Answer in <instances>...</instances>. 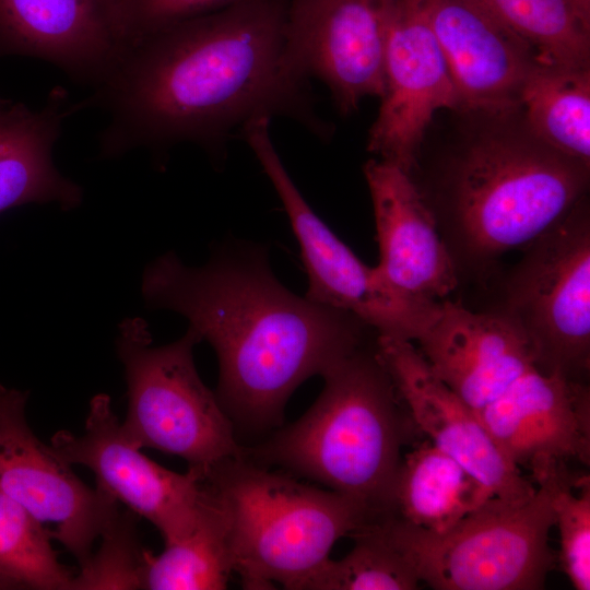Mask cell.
Returning <instances> with one entry per match:
<instances>
[{"mask_svg":"<svg viewBox=\"0 0 590 590\" xmlns=\"http://www.w3.org/2000/svg\"><path fill=\"white\" fill-rule=\"evenodd\" d=\"M126 49L117 0H0V57L37 58L95 88Z\"/></svg>","mask_w":590,"mask_h":590,"instance_id":"obj_16","label":"cell"},{"mask_svg":"<svg viewBox=\"0 0 590 590\" xmlns=\"http://www.w3.org/2000/svg\"><path fill=\"white\" fill-rule=\"evenodd\" d=\"M554 527L559 533L558 560L576 590L590 589V477L563 465L553 495Z\"/></svg>","mask_w":590,"mask_h":590,"instance_id":"obj_27","label":"cell"},{"mask_svg":"<svg viewBox=\"0 0 590 590\" xmlns=\"http://www.w3.org/2000/svg\"><path fill=\"white\" fill-rule=\"evenodd\" d=\"M532 51L536 62L589 67L590 31L566 0H480Z\"/></svg>","mask_w":590,"mask_h":590,"instance_id":"obj_25","label":"cell"},{"mask_svg":"<svg viewBox=\"0 0 590 590\" xmlns=\"http://www.w3.org/2000/svg\"><path fill=\"white\" fill-rule=\"evenodd\" d=\"M286 7L287 0H244L129 46L76 103L107 116L101 156L191 142L219 157L232 132L259 117H288L328 137L287 45Z\"/></svg>","mask_w":590,"mask_h":590,"instance_id":"obj_1","label":"cell"},{"mask_svg":"<svg viewBox=\"0 0 590 590\" xmlns=\"http://www.w3.org/2000/svg\"><path fill=\"white\" fill-rule=\"evenodd\" d=\"M519 105L534 140L589 165V67L535 62L521 86Z\"/></svg>","mask_w":590,"mask_h":590,"instance_id":"obj_22","label":"cell"},{"mask_svg":"<svg viewBox=\"0 0 590 590\" xmlns=\"http://www.w3.org/2000/svg\"><path fill=\"white\" fill-rule=\"evenodd\" d=\"M134 516L130 510L119 511L99 538V550L74 575L71 590L143 589L150 552L138 540Z\"/></svg>","mask_w":590,"mask_h":590,"instance_id":"obj_28","label":"cell"},{"mask_svg":"<svg viewBox=\"0 0 590 590\" xmlns=\"http://www.w3.org/2000/svg\"><path fill=\"white\" fill-rule=\"evenodd\" d=\"M434 374L474 411L497 399L535 367L528 340L496 310L474 312L442 300L417 341Z\"/></svg>","mask_w":590,"mask_h":590,"instance_id":"obj_19","label":"cell"},{"mask_svg":"<svg viewBox=\"0 0 590 590\" xmlns=\"http://www.w3.org/2000/svg\"><path fill=\"white\" fill-rule=\"evenodd\" d=\"M562 467L536 483L530 499L509 503L492 497L444 532L389 514L377 520L420 581L435 590L542 589L555 560L548 540Z\"/></svg>","mask_w":590,"mask_h":590,"instance_id":"obj_6","label":"cell"},{"mask_svg":"<svg viewBox=\"0 0 590 590\" xmlns=\"http://www.w3.org/2000/svg\"><path fill=\"white\" fill-rule=\"evenodd\" d=\"M75 111L59 86L40 109L0 97V214L30 203H55L63 211L82 203V187L52 160L63 121Z\"/></svg>","mask_w":590,"mask_h":590,"instance_id":"obj_20","label":"cell"},{"mask_svg":"<svg viewBox=\"0 0 590 590\" xmlns=\"http://www.w3.org/2000/svg\"><path fill=\"white\" fill-rule=\"evenodd\" d=\"M376 349L412 422L429 442L494 497L523 503L534 495V484L504 455L477 413L434 374L411 341L377 334Z\"/></svg>","mask_w":590,"mask_h":590,"instance_id":"obj_14","label":"cell"},{"mask_svg":"<svg viewBox=\"0 0 590 590\" xmlns=\"http://www.w3.org/2000/svg\"><path fill=\"white\" fill-rule=\"evenodd\" d=\"M28 392L0 382V491L28 510L83 566L119 514L118 502L84 484L28 426Z\"/></svg>","mask_w":590,"mask_h":590,"instance_id":"obj_10","label":"cell"},{"mask_svg":"<svg viewBox=\"0 0 590 590\" xmlns=\"http://www.w3.org/2000/svg\"><path fill=\"white\" fill-rule=\"evenodd\" d=\"M388 0H287L285 33L293 59L322 81L349 115L385 90Z\"/></svg>","mask_w":590,"mask_h":590,"instance_id":"obj_13","label":"cell"},{"mask_svg":"<svg viewBox=\"0 0 590 590\" xmlns=\"http://www.w3.org/2000/svg\"><path fill=\"white\" fill-rule=\"evenodd\" d=\"M203 499L193 529L148 555L143 589L220 590L227 587L233 569L229 527L225 511L202 480Z\"/></svg>","mask_w":590,"mask_h":590,"instance_id":"obj_23","label":"cell"},{"mask_svg":"<svg viewBox=\"0 0 590 590\" xmlns=\"http://www.w3.org/2000/svg\"><path fill=\"white\" fill-rule=\"evenodd\" d=\"M485 428L534 482L568 461L590 462V391L580 379L532 367L475 411Z\"/></svg>","mask_w":590,"mask_h":590,"instance_id":"obj_15","label":"cell"},{"mask_svg":"<svg viewBox=\"0 0 590 590\" xmlns=\"http://www.w3.org/2000/svg\"><path fill=\"white\" fill-rule=\"evenodd\" d=\"M354 546L343 558L327 559L304 590H414L420 579L413 566L387 536L377 519L351 535Z\"/></svg>","mask_w":590,"mask_h":590,"instance_id":"obj_26","label":"cell"},{"mask_svg":"<svg viewBox=\"0 0 590 590\" xmlns=\"http://www.w3.org/2000/svg\"><path fill=\"white\" fill-rule=\"evenodd\" d=\"M588 169L533 138H480L451 173L456 250L470 263L488 264L526 248L580 202Z\"/></svg>","mask_w":590,"mask_h":590,"instance_id":"obj_5","label":"cell"},{"mask_svg":"<svg viewBox=\"0 0 590 590\" xmlns=\"http://www.w3.org/2000/svg\"><path fill=\"white\" fill-rule=\"evenodd\" d=\"M152 342L144 319L119 323L116 350L128 398L121 424L130 439L142 449L182 458L200 475L244 457L232 420L196 369L193 347L201 342L197 331L188 327L181 338L162 346Z\"/></svg>","mask_w":590,"mask_h":590,"instance_id":"obj_7","label":"cell"},{"mask_svg":"<svg viewBox=\"0 0 590 590\" xmlns=\"http://www.w3.org/2000/svg\"><path fill=\"white\" fill-rule=\"evenodd\" d=\"M270 118L247 122L243 135L287 213L308 275L305 297L353 314L378 335L417 341L438 316L441 302L392 287L319 219L284 167L270 135Z\"/></svg>","mask_w":590,"mask_h":590,"instance_id":"obj_9","label":"cell"},{"mask_svg":"<svg viewBox=\"0 0 590 590\" xmlns=\"http://www.w3.org/2000/svg\"><path fill=\"white\" fill-rule=\"evenodd\" d=\"M528 340L534 365L580 379L590 366V217L580 202L524 248L500 306Z\"/></svg>","mask_w":590,"mask_h":590,"instance_id":"obj_8","label":"cell"},{"mask_svg":"<svg viewBox=\"0 0 590 590\" xmlns=\"http://www.w3.org/2000/svg\"><path fill=\"white\" fill-rule=\"evenodd\" d=\"M244 0H117L127 48L174 24Z\"/></svg>","mask_w":590,"mask_h":590,"instance_id":"obj_29","label":"cell"},{"mask_svg":"<svg viewBox=\"0 0 590 590\" xmlns=\"http://www.w3.org/2000/svg\"><path fill=\"white\" fill-rule=\"evenodd\" d=\"M141 293L148 307L184 316L211 344L216 398L233 424L255 432L279 427L294 390L323 377L373 330L292 293L273 274L267 249L250 243L226 244L201 267L168 251L145 267Z\"/></svg>","mask_w":590,"mask_h":590,"instance_id":"obj_2","label":"cell"},{"mask_svg":"<svg viewBox=\"0 0 590 590\" xmlns=\"http://www.w3.org/2000/svg\"><path fill=\"white\" fill-rule=\"evenodd\" d=\"M377 241L378 271L406 295L441 302L458 286V268L411 173L382 160L364 166Z\"/></svg>","mask_w":590,"mask_h":590,"instance_id":"obj_18","label":"cell"},{"mask_svg":"<svg viewBox=\"0 0 590 590\" xmlns=\"http://www.w3.org/2000/svg\"><path fill=\"white\" fill-rule=\"evenodd\" d=\"M448 67L459 108L502 114L519 106L536 62L480 0H420Z\"/></svg>","mask_w":590,"mask_h":590,"instance_id":"obj_17","label":"cell"},{"mask_svg":"<svg viewBox=\"0 0 590 590\" xmlns=\"http://www.w3.org/2000/svg\"><path fill=\"white\" fill-rule=\"evenodd\" d=\"M323 389L295 423L245 457L317 481L358 504L368 520L388 512L406 425L376 340L329 370Z\"/></svg>","mask_w":590,"mask_h":590,"instance_id":"obj_3","label":"cell"},{"mask_svg":"<svg viewBox=\"0 0 590 590\" xmlns=\"http://www.w3.org/2000/svg\"><path fill=\"white\" fill-rule=\"evenodd\" d=\"M566 2L582 26L590 31V0H566Z\"/></svg>","mask_w":590,"mask_h":590,"instance_id":"obj_30","label":"cell"},{"mask_svg":"<svg viewBox=\"0 0 590 590\" xmlns=\"http://www.w3.org/2000/svg\"><path fill=\"white\" fill-rule=\"evenodd\" d=\"M492 497L455 459L424 441L402 458L387 514L444 532Z\"/></svg>","mask_w":590,"mask_h":590,"instance_id":"obj_21","label":"cell"},{"mask_svg":"<svg viewBox=\"0 0 590 590\" xmlns=\"http://www.w3.org/2000/svg\"><path fill=\"white\" fill-rule=\"evenodd\" d=\"M50 541L44 526L0 491V589L71 590L74 575Z\"/></svg>","mask_w":590,"mask_h":590,"instance_id":"obj_24","label":"cell"},{"mask_svg":"<svg viewBox=\"0 0 590 590\" xmlns=\"http://www.w3.org/2000/svg\"><path fill=\"white\" fill-rule=\"evenodd\" d=\"M444 108L459 109L458 97L421 1L388 0L385 90L367 150L411 173L428 125Z\"/></svg>","mask_w":590,"mask_h":590,"instance_id":"obj_12","label":"cell"},{"mask_svg":"<svg viewBox=\"0 0 590 590\" xmlns=\"http://www.w3.org/2000/svg\"><path fill=\"white\" fill-rule=\"evenodd\" d=\"M51 447L70 465L90 469L96 488L150 521L164 545L186 536L194 527L203 499L201 475L184 474L157 464L125 432L108 394H95L88 405L84 432L59 430Z\"/></svg>","mask_w":590,"mask_h":590,"instance_id":"obj_11","label":"cell"},{"mask_svg":"<svg viewBox=\"0 0 590 590\" xmlns=\"http://www.w3.org/2000/svg\"><path fill=\"white\" fill-rule=\"evenodd\" d=\"M203 480L229 527L233 569L246 589L304 590L334 543L368 520L352 499L248 460H225Z\"/></svg>","mask_w":590,"mask_h":590,"instance_id":"obj_4","label":"cell"}]
</instances>
